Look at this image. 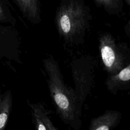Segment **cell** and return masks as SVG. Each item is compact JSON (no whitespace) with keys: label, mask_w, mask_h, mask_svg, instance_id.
I'll return each mask as SVG.
<instances>
[{"label":"cell","mask_w":130,"mask_h":130,"mask_svg":"<svg viewBox=\"0 0 130 130\" xmlns=\"http://www.w3.org/2000/svg\"><path fill=\"white\" fill-rule=\"evenodd\" d=\"M43 63L50 95L57 114L66 124L75 129H79L82 105L75 91L64 84L58 62L52 56L44 59Z\"/></svg>","instance_id":"cell-1"},{"label":"cell","mask_w":130,"mask_h":130,"mask_svg":"<svg viewBox=\"0 0 130 130\" xmlns=\"http://www.w3.org/2000/svg\"><path fill=\"white\" fill-rule=\"evenodd\" d=\"M91 10L84 0H60L55 14V23L60 36L66 41H81L89 27Z\"/></svg>","instance_id":"cell-2"},{"label":"cell","mask_w":130,"mask_h":130,"mask_svg":"<svg viewBox=\"0 0 130 130\" xmlns=\"http://www.w3.org/2000/svg\"><path fill=\"white\" fill-rule=\"evenodd\" d=\"M100 50L103 64L108 73L115 74L125 67L126 56L111 35L106 33L101 37Z\"/></svg>","instance_id":"cell-3"},{"label":"cell","mask_w":130,"mask_h":130,"mask_svg":"<svg viewBox=\"0 0 130 130\" xmlns=\"http://www.w3.org/2000/svg\"><path fill=\"white\" fill-rule=\"evenodd\" d=\"M91 69L89 61L83 57L75 60L72 65L73 76L76 86L74 91L82 105L89 92L93 81Z\"/></svg>","instance_id":"cell-4"},{"label":"cell","mask_w":130,"mask_h":130,"mask_svg":"<svg viewBox=\"0 0 130 130\" xmlns=\"http://www.w3.org/2000/svg\"><path fill=\"white\" fill-rule=\"evenodd\" d=\"M13 26L0 25V60H17V41Z\"/></svg>","instance_id":"cell-5"},{"label":"cell","mask_w":130,"mask_h":130,"mask_svg":"<svg viewBox=\"0 0 130 130\" xmlns=\"http://www.w3.org/2000/svg\"><path fill=\"white\" fill-rule=\"evenodd\" d=\"M23 16L33 24L41 20L40 0H12Z\"/></svg>","instance_id":"cell-6"},{"label":"cell","mask_w":130,"mask_h":130,"mask_svg":"<svg viewBox=\"0 0 130 130\" xmlns=\"http://www.w3.org/2000/svg\"><path fill=\"white\" fill-rule=\"evenodd\" d=\"M31 112L32 122L36 129L39 130H56L49 117V114L40 103H30L27 102Z\"/></svg>","instance_id":"cell-7"},{"label":"cell","mask_w":130,"mask_h":130,"mask_svg":"<svg viewBox=\"0 0 130 130\" xmlns=\"http://www.w3.org/2000/svg\"><path fill=\"white\" fill-rule=\"evenodd\" d=\"M121 114L116 111L107 110L100 116L93 118L90 122V130H108L119 122Z\"/></svg>","instance_id":"cell-8"},{"label":"cell","mask_w":130,"mask_h":130,"mask_svg":"<svg viewBox=\"0 0 130 130\" xmlns=\"http://www.w3.org/2000/svg\"><path fill=\"white\" fill-rule=\"evenodd\" d=\"M130 80V65L128 63L119 72L111 74L106 80L108 89L114 92L119 89H122L129 83Z\"/></svg>","instance_id":"cell-9"},{"label":"cell","mask_w":130,"mask_h":130,"mask_svg":"<svg viewBox=\"0 0 130 130\" xmlns=\"http://www.w3.org/2000/svg\"><path fill=\"white\" fill-rule=\"evenodd\" d=\"M12 106V95L9 90L3 94L0 104V130L5 129L10 116Z\"/></svg>","instance_id":"cell-10"},{"label":"cell","mask_w":130,"mask_h":130,"mask_svg":"<svg viewBox=\"0 0 130 130\" xmlns=\"http://www.w3.org/2000/svg\"><path fill=\"white\" fill-rule=\"evenodd\" d=\"M97 7L103 8L110 15H118L123 9V0H93Z\"/></svg>","instance_id":"cell-11"},{"label":"cell","mask_w":130,"mask_h":130,"mask_svg":"<svg viewBox=\"0 0 130 130\" xmlns=\"http://www.w3.org/2000/svg\"><path fill=\"white\" fill-rule=\"evenodd\" d=\"M12 7L9 0H0V23H8L14 26L16 19L11 11Z\"/></svg>","instance_id":"cell-12"},{"label":"cell","mask_w":130,"mask_h":130,"mask_svg":"<svg viewBox=\"0 0 130 130\" xmlns=\"http://www.w3.org/2000/svg\"><path fill=\"white\" fill-rule=\"evenodd\" d=\"M125 4L127 5V6L129 7L130 6V0H123Z\"/></svg>","instance_id":"cell-13"},{"label":"cell","mask_w":130,"mask_h":130,"mask_svg":"<svg viewBox=\"0 0 130 130\" xmlns=\"http://www.w3.org/2000/svg\"><path fill=\"white\" fill-rule=\"evenodd\" d=\"M3 94H2L1 93V90L0 89V104L2 102V99H3Z\"/></svg>","instance_id":"cell-14"}]
</instances>
